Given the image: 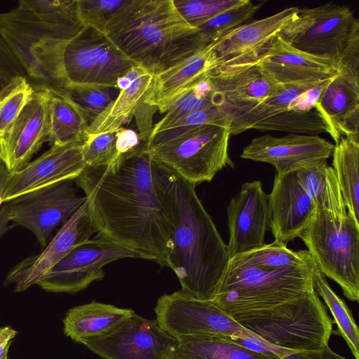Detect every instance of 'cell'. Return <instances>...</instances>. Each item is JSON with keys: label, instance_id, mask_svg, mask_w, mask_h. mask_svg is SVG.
Returning a JSON list of instances; mask_svg holds the SVG:
<instances>
[{"label": "cell", "instance_id": "obj_1", "mask_svg": "<svg viewBox=\"0 0 359 359\" xmlns=\"http://www.w3.org/2000/svg\"><path fill=\"white\" fill-rule=\"evenodd\" d=\"M152 166L150 150L142 142L109 165L86 166L74 180L98 233L166 266L171 224Z\"/></svg>", "mask_w": 359, "mask_h": 359}, {"label": "cell", "instance_id": "obj_20", "mask_svg": "<svg viewBox=\"0 0 359 359\" xmlns=\"http://www.w3.org/2000/svg\"><path fill=\"white\" fill-rule=\"evenodd\" d=\"M85 139L53 145L20 171L10 172L3 196L4 203L60 181L74 180L86 167L81 154Z\"/></svg>", "mask_w": 359, "mask_h": 359}, {"label": "cell", "instance_id": "obj_12", "mask_svg": "<svg viewBox=\"0 0 359 359\" xmlns=\"http://www.w3.org/2000/svg\"><path fill=\"white\" fill-rule=\"evenodd\" d=\"M156 322L170 336L196 335L241 337L251 334L212 300H203L180 290L161 296L154 308Z\"/></svg>", "mask_w": 359, "mask_h": 359}, {"label": "cell", "instance_id": "obj_30", "mask_svg": "<svg viewBox=\"0 0 359 359\" xmlns=\"http://www.w3.org/2000/svg\"><path fill=\"white\" fill-rule=\"evenodd\" d=\"M48 88L47 141L53 146L84 140L89 126L86 116L68 97L50 86Z\"/></svg>", "mask_w": 359, "mask_h": 359}, {"label": "cell", "instance_id": "obj_47", "mask_svg": "<svg viewBox=\"0 0 359 359\" xmlns=\"http://www.w3.org/2000/svg\"><path fill=\"white\" fill-rule=\"evenodd\" d=\"M17 331L9 325L0 327V359H8V353Z\"/></svg>", "mask_w": 359, "mask_h": 359}, {"label": "cell", "instance_id": "obj_46", "mask_svg": "<svg viewBox=\"0 0 359 359\" xmlns=\"http://www.w3.org/2000/svg\"><path fill=\"white\" fill-rule=\"evenodd\" d=\"M142 142L138 133L132 129L121 127L116 130V147L120 156L133 151Z\"/></svg>", "mask_w": 359, "mask_h": 359}, {"label": "cell", "instance_id": "obj_2", "mask_svg": "<svg viewBox=\"0 0 359 359\" xmlns=\"http://www.w3.org/2000/svg\"><path fill=\"white\" fill-rule=\"evenodd\" d=\"M152 169L171 224L172 247L166 266L184 292L213 300L231 259L226 244L198 197L196 185L154 159Z\"/></svg>", "mask_w": 359, "mask_h": 359}, {"label": "cell", "instance_id": "obj_16", "mask_svg": "<svg viewBox=\"0 0 359 359\" xmlns=\"http://www.w3.org/2000/svg\"><path fill=\"white\" fill-rule=\"evenodd\" d=\"M98 232L86 199L41 252L27 257L9 271L5 283L14 285L15 292L25 291L36 285L73 248Z\"/></svg>", "mask_w": 359, "mask_h": 359}, {"label": "cell", "instance_id": "obj_5", "mask_svg": "<svg viewBox=\"0 0 359 359\" xmlns=\"http://www.w3.org/2000/svg\"><path fill=\"white\" fill-rule=\"evenodd\" d=\"M240 325L272 346L292 351L328 344L333 320L316 290L270 308L230 315Z\"/></svg>", "mask_w": 359, "mask_h": 359}, {"label": "cell", "instance_id": "obj_22", "mask_svg": "<svg viewBox=\"0 0 359 359\" xmlns=\"http://www.w3.org/2000/svg\"><path fill=\"white\" fill-rule=\"evenodd\" d=\"M269 196V230L274 240L286 244L299 237L314 218L316 205L302 186L296 171L276 174Z\"/></svg>", "mask_w": 359, "mask_h": 359}, {"label": "cell", "instance_id": "obj_6", "mask_svg": "<svg viewBox=\"0 0 359 359\" xmlns=\"http://www.w3.org/2000/svg\"><path fill=\"white\" fill-rule=\"evenodd\" d=\"M85 27L41 20L18 8L0 13V36L32 78L43 85H62V55L65 45Z\"/></svg>", "mask_w": 359, "mask_h": 359}, {"label": "cell", "instance_id": "obj_41", "mask_svg": "<svg viewBox=\"0 0 359 359\" xmlns=\"http://www.w3.org/2000/svg\"><path fill=\"white\" fill-rule=\"evenodd\" d=\"M18 8L30 12L43 21L81 24L77 13V0H20Z\"/></svg>", "mask_w": 359, "mask_h": 359}, {"label": "cell", "instance_id": "obj_10", "mask_svg": "<svg viewBox=\"0 0 359 359\" xmlns=\"http://www.w3.org/2000/svg\"><path fill=\"white\" fill-rule=\"evenodd\" d=\"M136 66L105 33L85 27L64 48L61 60L62 86L116 87L118 79Z\"/></svg>", "mask_w": 359, "mask_h": 359}, {"label": "cell", "instance_id": "obj_23", "mask_svg": "<svg viewBox=\"0 0 359 359\" xmlns=\"http://www.w3.org/2000/svg\"><path fill=\"white\" fill-rule=\"evenodd\" d=\"M253 64L279 84L322 81L337 74L333 60L301 51L278 35L262 50Z\"/></svg>", "mask_w": 359, "mask_h": 359}, {"label": "cell", "instance_id": "obj_13", "mask_svg": "<svg viewBox=\"0 0 359 359\" xmlns=\"http://www.w3.org/2000/svg\"><path fill=\"white\" fill-rule=\"evenodd\" d=\"M74 181H60L4 203L10 222L31 231L44 248L55 228L86 200L85 196L76 195Z\"/></svg>", "mask_w": 359, "mask_h": 359}, {"label": "cell", "instance_id": "obj_43", "mask_svg": "<svg viewBox=\"0 0 359 359\" xmlns=\"http://www.w3.org/2000/svg\"><path fill=\"white\" fill-rule=\"evenodd\" d=\"M130 0H77V13L84 27L105 33L108 23Z\"/></svg>", "mask_w": 359, "mask_h": 359}, {"label": "cell", "instance_id": "obj_18", "mask_svg": "<svg viewBox=\"0 0 359 359\" xmlns=\"http://www.w3.org/2000/svg\"><path fill=\"white\" fill-rule=\"evenodd\" d=\"M230 257L264 245L270 229L269 196L259 180L243 183L227 207Z\"/></svg>", "mask_w": 359, "mask_h": 359}, {"label": "cell", "instance_id": "obj_3", "mask_svg": "<svg viewBox=\"0 0 359 359\" xmlns=\"http://www.w3.org/2000/svg\"><path fill=\"white\" fill-rule=\"evenodd\" d=\"M105 34L137 66L156 76L208 45L174 0H130Z\"/></svg>", "mask_w": 359, "mask_h": 359}, {"label": "cell", "instance_id": "obj_34", "mask_svg": "<svg viewBox=\"0 0 359 359\" xmlns=\"http://www.w3.org/2000/svg\"><path fill=\"white\" fill-rule=\"evenodd\" d=\"M230 260L250 266L281 268L306 265L313 259L307 250L293 251L286 244L274 240L269 244L234 256Z\"/></svg>", "mask_w": 359, "mask_h": 359}, {"label": "cell", "instance_id": "obj_36", "mask_svg": "<svg viewBox=\"0 0 359 359\" xmlns=\"http://www.w3.org/2000/svg\"><path fill=\"white\" fill-rule=\"evenodd\" d=\"M53 88L68 97L89 124L116 98L120 91L116 87L95 85H67Z\"/></svg>", "mask_w": 359, "mask_h": 359}, {"label": "cell", "instance_id": "obj_24", "mask_svg": "<svg viewBox=\"0 0 359 359\" xmlns=\"http://www.w3.org/2000/svg\"><path fill=\"white\" fill-rule=\"evenodd\" d=\"M337 144L346 137L359 141V79L337 72L315 107Z\"/></svg>", "mask_w": 359, "mask_h": 359}, {"label": "cell", "instance_id": "obj_38", "mask_svg": "<svg viewBox=\"0 0 359 359\" xmlns=\"http://www.w3.org/2000/svg\"><path fill=\"white\" fill-rule=\"evenodd\" d=\"M34 92L22 75L13 77L0 90V135L19 116Z\"/></svg>", "mask_w": 359, "mask_h": 359}, {"label": "cell", "instance_id": "obj_7", "mask_svg": "<svg viewBox=\"0 0 359 359\" xmlns=\"http://www.w3.org/2000/svg\"><path fill=\"white\" fill-rule=\"evenodd\" d=\"M321 273L350 301L359 300V222L348 212L339 219L316 214L299 236Z\"/></svg>", "mask_w": 359, "mask_h": 359}, {"label": "cell", "instance_id": "obj_9", "mask_svg": "<svg viewBox=\"0 0 359 359\" xmlns=\"http://www.w3.org/2000/svg\"><path fill=\"white\" fill-rule=\"evenodd\" d=\"M230 136L229 127L204 124L149 149L154 160L196 185L210 182L227 165L233 168Z\"/></svg>", "mask_w": 359, "mask_h": 359}, {"label": "cell", "instance_id": "obj_42", "mask_svg": "<svg viewBox=\"0 0 359 359\" xmlns=\"http://www.w3.org/2000/svg\"><path fill=\"white\" fill-rule=\"evenodd\" d=\"M247 0H174L182 18L198 27L216 15L244 4Z\"/></svg>", "mask_w": 359, "mask_h": 359}, {"label": "cell", "instance_id": "obj_4", "mask_svg": "<svg viewBox=\"0 0 359 359\" xmlns=\"http://www.w3.org/2000/svg\"><path fill=\"white\" fill-rule=\"evenodd\" d=\"M314 260L303 266L270 268L230 260L214 301L229 316L293 300L315 290Z\"/></svg>", "mask_w": 359, "mask_h": 359}, {"label": "cell", "instance_id": "obj_35", "mask_svg": "<svg viewBox=\"0 0 359 359\" xmlns=\"http://www.w3.org/2000/svg\"><path fill=\"white\" fill-rule=\"evenodd\" d=\"M252 129L260 131H283L295 134H330V129L316 109L299 111L287 109L255 124Z\"/></svg>", "mask_w": 359, "mask_h": 359}, {"label": "cell", "instance_id": "obj_26", "mask_svg": "<svg viewBox=\"0 0 359 359\" xmlns=\"http://www.w3.org/2000/svg\"><path fill=\"white\" fill-rule=\"evenodd\" d=\"M135 313L130 309L93 301L70 309L63 319L65 334L79 343L85 338L104 335Z\"/></svg>", "mask_w": 359, "mask_h": 359}, {"label": "cell", "instance_id": "obj_25", "mask_svg": "<svg viewBox=\"0 0 359 359\" xmlns=\"http://www.w3.org/2000/svg\"><path fill=\"white\" fill-rule=\"evenodd\" d=\"M213 70L210 44L188 58L154 76L145 102L166 112L180 97Z\"/></svg>", "mask_w": 359, "mask_h": 359}, {"label": "cell", "instance_id": "obj_28", "mask_svg": "<svg viewBox=\"0 0 359 359\" xmlns=\"http://www.w3.org/2000/svg\"><path fill=\"white\" fill-rule=\"evenodd\" d=\"M298 179L316 205L317 211L341 219L347 214L339 184L327 160H320L296 171Z\"/></svg>", "mask_w": 359, "mask_h": 359}, {"label": "cell", "instance_id": "obj_39", "mask_svg": "<svg viewBox=\"0 0 359 359\" xmlns=\"http://www.w3.org/2000/svg\"><path fill=\"white\" fill-rule=\"evenodd\" d=\"M264 2L254 4L250 0L236 8L220 13L196 27L208 45L228 31L248 22L261 8Z\"/></svg>", "mask_w": 359, "mask_h": 359}, {"label": "cell", "instance_id": "obj_45", "mask_svg": "<svg viewBox=\"0 0 359 359\" xmlns=\"http://www.w3.org/2000/svg\"><path fill=\"white\" fill-rule=\"evenodd\" d=\"M281 359H345V357L335 353L326 344L315 350H290Z\"/></svg>", "mask_w": 359, "mask_h": 359}, {"label": "cell", "instance_id": "obj_49", "mask_svg": "<svg viewBox=\"0 0 359 359\" xmlns=\"http://www.w3.org/2000/svg\"><path fill=\"white\" fill-rule=\"evenodd\" d=\"M9 222L10 219L8 218L6 209L4 205L0 208V238L10 229L11 226L8 224Z\"/></svg>", "mask_w": 359, "mask_h": 359}, {"label": "cell", "instance_id": "obj_40", "mask_svg": "<svg viewBox=\"0 0 359 359\" xmlns=\"http://www.w3.org/2000/svg\"><path fill=\"white\" fill-rule=\"evenodd\" d=\"M230 123L228 116L217 107L207 106L187 115L168 129L151 137L147 144L148 147L154 146L204 124H216L229 128Z\"/></svg>", "mask_w": 359, "mask_h": 359}, {"label": "cell", "instance_id": "obj_48", "mask_svg": "<svg viewBox=\"0 0 359 359\" xmlns=\"http://www.w3.org/2000/svg\"><path fill=\"white\" fill-rule=\"evenodd\" d=\"M9 173L4 164L0 161V208L4 204L3 196Z\"/></svg>", "mask_w": 359, "mask_h": 359}, {"label": "cell", "instance_id": "obj_29", "mask_svg": "<svg viewBox=\"0 0 359 359\" xmlns=\"http://www.w3.org/2000/svg\"><path fill=\"white\" fill-rule=\"evenodd\" d=\"M170 359H273L249 350L229 336L196 335L177 339Z\"/></svg>", "mask_w": 359, "mask_h": 359}, {"label": "cell", "instance_id": "obj_8", "mask_svg": "<svg viewBox=\"0 0 359 359\" xmlns=\"http://www.w3.org/2000/svg\"><path fill=\"white\" fill-rule=\"evenodd\" d=\"M278 35L301 51L337 64L359 43V20L348 6L328 2L299 8Z\"/></svg>", "mask_w": 359, "mask_h": 359}, {"label": "cell", "instance_id": "obj_17", "mask_svg": "<svg viewBox=\"0 0 359 359\" xmlns=\"http://www.w3.org/2000/svg\"><path fill=\"white\" fill-rule=\"evenodd\" d=\"M49 88H34L30 100L19 116L0 135V161L10 172L24 168L47 141Z\"/></svg>", "mask_w": 359, "mask_h": 359}, {"label": "cell", "instance_id": "obj_44", "mask_svg": "<svg viewBox=\"0 0 359 359\" xmlns=\"http://www.w3.org/2000/svg\"><path fill=\"white\" fill-rule=\"evenodd\" d=\"M116 130L86 135L81 154L87 167L107 165L120 156L116 147Z\"/></svg>", "mask_w": 359, "mask_h": 359}, {"label": "cell", "instance_id": "obj_15", "mask_svg": "<svg viewBox=\"0 0 359 359\" xmlns=\"http://www.w3.org/2000/svg\"><path fill=\"white\" fill-rule=\"evenodd\" d=\"M299 9L288 7L272 15L244 23L210 43L213 67L210 74L253 64Z\"/></svg>", "mask_w": 359, "mask_h": 359}, {"label": "cell", "instance_id": "obj_11", "mask_svg": "<svg viewBox=\"0 0 359 359\" xmlns=\"http://www.w3.org/2000/svg\"><path fill=\"white\" fill-rule=\"evenodd\" d=\"M125 258L152 260L142 252L123 246L100 233L73 248L36 283L51 292L74 293L104 276L103 267Z\"/></svg>", "mask_w": 359, "mask_h": 359}, {"label": "cell", "instance_id": "obj_33", "mask_svg": "<svg viewBox=\"0 0 359 359\" xmlns=\"http://www.w3.org/2000/svg\"><path fill=\"white\" fill-rule=\"evenodd\" d=\"M313 286L321 297L333 317L337 330L332 334L342 337L346 342L355 359H359V330L352 313L346 302L330 286L325 276L316 266Z\"/></svg>", "mask_w": 359, "mask_h": 359}, {"label": "cell", "instance_id": "obj_37", "mask_svg": "<svg viewBox=\"0 0 359 359\" xmlns=\"http://www.w3.org/2000/svg\"><path fill=\"white\" fill-rule=\"evenodd\" d=\"M212 81L210 76H208L169 108L165 116L154 126L150 137L168 129L187 115L207 106L214 105L212 102Z\"/></svg>", "mask_w": 359, "mask_h": 359}, {"label": "cell", "instance_id": "obj_14", "mask_svg": "<svg viewBox=\"0 0 359 359\" xmlns=\"http://www.w3.org/2000/svg\"><path fill=\"white\" fill-rule=\"evenodd\" d=\"M79 343L105 359H170L177 339L135 313L109 333Z\"/></svg>", "mask_w": 359, "mask_h": 359}, {"label": "cell", "instance_id": "obj_21", "mask_svg": "<svg viewBox=\"0 0 359 359\" xmlns=\"http://www.w3.org/2000/svg\"><path fill=\"white\" fill-rule=\"evenodd\" d=\"M212 102L230 121L249 111L276 92L282 84L274 81L257 64L209 75Z\"/></svg>", "mask_w": 359, "mask_h": 359}, {"label": "cell", "instance_id": "obj_31", "mask_svg": "<svg viewBox=\"0 0 359 359\" xmlns=\"http://www.w3.org/2000/svg\"><path fill=\"white\" fill-rule=\"evenodd\" d=\"M332 156L347 212L359 222V141L341 137Z\"/></svg>", "mask_w": 359, "mask_h": 359}, {"label": "cell", "instance_id": "obj_19", "mask_svg": "<svg viewBox=\"0 0 359 359\" xmlns=\"http://www.w3.org/2000/svg\"><path fill=\"white\" fill-rule=\"evenodd\" d=\"M334 147V144L316 135L289 133L274 137L266 134L253 138L244 147L241 157L269 163L280 175L320 160H327Z\"/></svg>", "mask_w": 359, "mask_h": 359}, {"label": "cell", "instance_id": "obj_32", "mask_svg": "<svg viewBox=\"0 0 359 359\" xmlns=\"http://www.w3.org/2000/svg\"><path fill=\"white\" fill-rule=\"evenodd\" d=\"M326 80V79H325ZM322 81H305L282 84L280 88L249 111L231 121V135L250 130L260 121L286 111L290 104L303 92L311 89Z\"/></svg>", "mask_w": 359, "mask_h": 359}, {"label": "cell", "instance_id": "obj_27", "mask_svg": "<svg viewBox=\"0 0 359 359\" xmlns=\"http://www.w3.org/2000/svg\"><path fill=\"white\" fill-rule=\"evenodd\" d=\"M126 74L130 83L120 90L116 98L89 124L86 135L118 130L145 98L154 76L139 66L134 67Z\"/></svg>", "mask_w": 359, "mask_h": 359}]
</instances>
